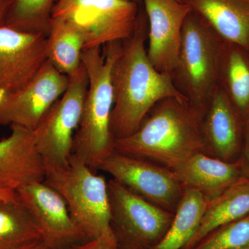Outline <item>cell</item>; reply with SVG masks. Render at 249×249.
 Here are the masks:
<instances>
[{"label":"cell","instance_id":"obj_1","mask_svg":"<svg viewBox=\"0 0 249 249\" xmlns=\"http://www.w3.org/2000/svg\"><path fill=\"white\" fill-rule=\"evenodd\" d=\"M147 16L139 11L137 27L122 41L111 70L113 88L110 129L114 139L134 133L157 103L167 98L187 100L171 76L157 71L147 56ZM188 101V100H187Z\"/></svg>","mask_w":249,"mask_h":249},{"label":"cell","instance_id":"obj_2","mask_svg":"<svg viewBox=\"0 0 249 249\" xmlns=\"http://www.w3.org/2000/svg\"><path fill=\"white\" fill-rule=\"evenodd\" d=\"M202 110L187 100L165 98L154 106L134 133L115 139L114 150L175 169L192 156L205 153Z\"/></svg>","mask_w":249,"mask_h":249},{"label":"cell","instance_id":"obj_3","mask_svg":"<svg viewBox=\"0 0 249 249\" xmlns=\"http://www.w3.org/2000/svg\"><path fill=\"white\" fill-rule=\"evenodd\" d=\"M121 42L84 49L82 63L88 78L83 112L73 141V155L79 157L93 171L114 151L110 129L114 96L111 70L120 53Z\"/></svg>","mask_w":249,"mask_h":249},{"label":"cell","instance_id":"obj_4","mask_svg":"<svg viewBox=\"0 0 249 249\" xmlns=\"http://www.w3.org/2000/svg\"><path fill=\"white\" fill-rule=\"evenodd\" d=\"M44 182L65 199L72 217L88 240L115 237L111 227L107 181L72 154L67 166L46 168Z\"/></svg>","mask_w":249,"mask_h":249},{"label":"cell","instance_id":"obj_5","mask_svg":"<svg viewBox=\"0 0 249 249\" xmlns=\"http://www.w3.org/2000/svg\"><path fill=\"white\" fill-rule=\"evenodd\" d=\"M223 40L194 11H190L182 30L178 65L172 78L192 104L204 108L219 86V53Z\"/></svg>","mask_w":249,"mask_h":249},{"label":"cell","instance_id":"obj_6","mask_svg":"<svg viewBox=\"0 0 249 249\" xmlns=\"http://www.w3.org/2000/svg\"><path fill=\"white\" fill-rule=\"evenodd\" d=\"M139 14L137 2L127 0H59L52 18L73 28L86 49L128 38L137 27Z\"/></svg>","mask_w":249,"mask_h":249},{"label":"cell","instance_id":"obj_7","mask_svg":"<svg viewBox=\"0 0 249 249\" xmlns=\"http://www.w3.org/2000/svg\"><path fill=\"white\" fill-rule=\"evenodd\" d=\"M69 79L66 91L49 108L34 130L36 147L45 168L67 166L73 152L88 87L83 63Z\"/></svg>","mask_w":249,"mask_h":249},{"label":"cell","instance_id":"obj_8","mask_svg":"<svg viewBox=\"0 0 249 249\" xmlns=\"http://www.w3.org/2000/svg\"><path fill=\"white\" fill-rule=\"evenodd\" d=\"M111 227L123 249H153L163 240L175 214L156 206L111 178L107 181Z\"/></svg>","mask_w":249,"mask_h":249},{"label":"cell","instance_id":"obj_9","mask_svg":"<svg viewBox=\"0 0 249 249\" xmlns=\"http://www.w3.org/2000/svg\"><path fill=\"white\" fill-rule=\"evenodd\" d=\"M98 170L109 174L136 194L174 214L184 193L185 187L173 170L115 150L103 160Z\"/></svg>","mask_w":249,"mask_h":249},{"label":"cell","instance_id":"obj_10","mask_svg":"<svg viewBox=\"0 0 249 249\" xmlns=\"http://www.w3.org/2000/svg\"><path fill=\"white\" fill-rule=\"evenodd\" d=\"M69 80L47 60L24 88L0 96V126L18 125L34 131L66 91Z\"/></svg>","mask_w":249,"mask_h":249},{"label":"cell","instance_id":"obj_11","mask_svg":"<svg viewBox=\"0 0 249 249\" xmlns=\"http://www.w3.org/2000/svg\"><path fill=\"white\" fill-rule=\"evenodd\" d=\"M16 193L37 224L42 242L49 249L67 248L88 240L73 220L65 199L47 183L25 185Z\"/></svg>","mask_w":249,"mask_h":249},{"label":"cell","instance_id":"obj_12","mask_svg":"<svg viewBox=\"0 0 249 249\" xmlns=\"http://www.w3.org/2000/svg\"><path fill=\"white\" fill-rule=\"evenodd\" d=\"M47 60V36L0 27V96L24 88Z\"/></svg>","mask_w":249,"mask_h":249},{"label":"cell","instance_id":"obj_13","mask_svg":"<svg viewBox=\"0 0 249 249\" xmlns=\"http://www.w3.org/2000/svg\"><path fill=\"white\" fill-rule=\"evenodd\" d=\"M148 30L147 56L157 71L171 76L178 65L185 19L191 8L178 0H142Z\"/></svg>","mask_w":249,"mask_h":249},{"label":"cell","instance_id":"obj_14","mask_svg":"<svg viewBox=\"0 0 249 249\" xmlns=\"http://www.w3.org/2000/svg\"><path fill=\"white\" fill-rule=\"evenodd\" d=\"M201 130L206 155L224 161H237L245 124L219 86L203 108Z\"/></svg>","mask_w":249,"mask_h":249},{"label":"cell","instance_id":"obj_15","mask_svg":"<svg viewBox=\"0 0 249 249\" xmlns=\"http://www.w3.org/2000/svg\"><path fill=\"white\" fill-rule=\"evenodd\" d=\"M9 136L0 141V187L18 188L45 178L43 160L36 147L34 131L11 125Z\"/></svg>","mask_w":249,"mask_h":249},{"label":"cell","instance_id":"obj_16","mask_svg":"<svg viewBox=\"0 0 249 249\" xmlns=\"http://www.w3.org/2000/svg\"><path fill=\"white\" fill-rule=\"evenodd\" d=\"M172 170L185 188L199 192L209 202L242 178L238 162L224 161L203 152Z\"/></svg>","mask_w":249,"mask_h":249},{"label":"cell","instance_id":"obj_17","mask_svg":"<svg viewBox=\"0 0 249 249\" xmlns=\"http://www.w3.org/2000/svg\"><path fill=\"white\" fill-rule=\"evenodd\" d=\"M223 40L249 52V0H181Z\"/></svg>","mask_w":249,"mask_h":249},{"label":"cell","instance_id":"obj_18","mask_svg":"<svg viewBox=\"0 0 249 249\" xmlns=\"http://www.w3.org/2000/svg\"><path fill=\"white\" fill-rule=\"evenodd\" d=\"M218 83L244 124L249 116V52L223 41L219 53Z\"/></svg>","mask_w":249,"mask_h":249},{"label":"cell","instance_id":"obj_19","mask_svg":"<svg viewBox=\"0 0 249 249\" xmlns=\"http://www.w3.org/2000/svg\"><path fill=\"white\" fill-rule=\"evenodd\" d=\"M249 213V181L241 178L220 196L208 203L194 235L183 249H192L214 229Z\"/></svg>","mask_w":249,"mask_h":249},{"label":"cell","instance_id":"obj_20","mask_svg":"<svg viewBox=\"0 0 249 249\" xmlns=\"http://www.w3.org/2000/svg\"><path fill=\"white\" fill-rule=\"evenodd\" d=\"M38 241V227L18 196L0 198V249H22Z\"/></svg>","mask_w":249,"mask_h":249},{"label":"cell","instance_id":"obj_21","mask_svg":"<svg viewBox=\"0 0 249 249\" xmlns=\"http://www.w3.org/2000/svg\"><path fill=\"white\" fill-rule=\"evenodd\" d=\"M209 201L199 192L185 188L173 222L153 249H183L196 232Z\"/></svg>","mask_w":249,"mask_h":249},{"label":"cell","instance_id":"obj_22","mask_svg":"<svg viewBox=\"0 0 249 249\" xmlns=\"http://www.w3.org/2000/svg\"><path fill=\"white\" fill-rule=\"evenodd\" d=\"M85 49L81 36L60 19L52 18L47 36V54L49 62L67 76H70L82 64Z\"/></svg>","mask_w":249,"mask_h":249},{"label":"cell","instance_id":"obj_23","mask_svg":"<svg viewBox=\"0 0 249 249\" xmlns=\"http://www.w3.org/2000/svg\"><path fill=\"white\" fill-rule=\"evenodd\" d=\"M59 0H14L6 19L8 27L48 35L52 14Z\"/></svg>","mask_w":249,"mask_h":249},{"label":"cell","instance_id":"obj_24","mask_svg":"<svg viewBox=\"0 0 249 249\" xmlns=\"http://www.w3.org/2000/svg\"><path fill=\"white\" fill-rule=\"evenodd\" d=\"M249 246V213L214 229L192 249H231Z\"/></svg>","mask_w":249,"mask_h":249},{"label":"cell","instance_id":"obj_25","mask_svg":"<svg viewBox=\"0 0 249 249\" xmlns=\"http://www.w3.org/2000/svg\"><path fill=\"white\" fill-rule=\"evenodd\" d=\"M62 249H123L118 245L115 237L101 236L98 238L85 241L78 245Z\"/></svg>","mask_w":249,"mask_h":249},{"label":"cell","instance_id":"obj_26","mask_svg":"<svg viewBox=\"0 0 249 249\" xmlns=\"http://www.w3.org/2000/svg\"><path fill=\"white\" fill-rule=\"evenodd\" d=\"M237 162L240 166L242 178L249 181V116L245 123L243 144Z\"/></svg>","mask_w":249,"mask_h":249},{"label":"cell","instance_id":"obj_27","mask_svg":"<svg viewBox=\"0 0 249 249\" xmlns=\"http://www.w3.org/2000/svg\"><path fill=\"white\" fill-rule=\"evenodd\" d=\"M14 0H0V27L6 25V19Z\"/></svg>","mask_w":249,"mask_h":249},{"label":"cell","instance_id":"obj_28","mask_svg":"<svg viewBox=\"0 0 249 249\" xmlns=\"http://www.w3.org/2000/svg\"><path fill=\"white\" fill-rule=\"evenodd\" d=\"M17 197V193L14 190L0 187V198L1 199H15Z\"/></svg>","mask_w":249,"mask_h":249},{"label":"cell","instance_id":"obj_29","mask_svg":"<svg viewBox=\"0 0 249 249\" xmlns=\"http://www.w3.org/2000/svg\"><path fill=\"white\" fill-rule=\"evenodd\" d=\"M22 249H50L42 241H38L35 243L27 246Z\"/></svg>","mask_w":249,"mask_h":249},{"label":"cell","instance_id":"obj_30","mask_svg":"<svg viewBox=\"0 0 249 249\" xmlns=\"http://www.w3.org/2000/svg\"><path fill=\"white\" fill-rule=\"evenodd\" d=\"M127 1H134V2H138V1H142V0H127ZM178 1H181V2H182V1H181V0H178Z\"/></svg>","mask_w":249,"mask_h":249},{"label":"cell","instance_id":"obj_31","mask_svg":"<svg viewBox=\"0 0 249 249\" xmlns=\"http://www.w3.org/2000/svg\"><path fill=\"white\" fill-rule=\"evenodd\" d=\"M249 249V247H241V248H235V249Z\"/></svg>","mask_w":249,"mask_h":249}]
</instances>
